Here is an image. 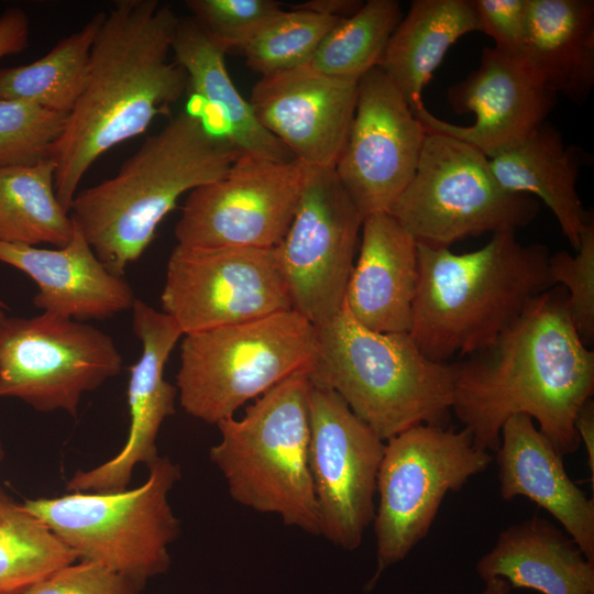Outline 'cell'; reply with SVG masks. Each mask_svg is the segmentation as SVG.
Returning <instances> with one entry per match:
<instances>
[{"label": "cell", "mask_w": 594, "mask_h": 594, "mask_svg": "<svg viewBox=\"0 0 594 594\" xmlns=\"http://www.w3.org/2000/svg\"><path fill=\"white\" fill-rule=\"evenodd\" d=\"M481 32L495 41V47L520 56L527 32L529 0H470Z\"/></svg>", "instance_id": "cell-37"}, {"label": "cell", "mask_w": 594, "mask_h": 594, "mask_svg": "<svg viewBox=\"0 0 594 594\" xmlns=\"http://www.w3.org/2000/svg\"><path fill=\"white\" fill-rule=\"evenodd\" d=\"M7 306L3 304L2 300H0V314H3L4 310H7Z\"/></svg>", "instance_id": "cell-43"}, {"label": "cell", "mask_w": 594, "mask_h": 594, "mask_svg": "<svg viewBox=\"0 0 594 594\" xmlns=\"http://www.w3.org/2000/svg\"><path fill=\"white\" fill-rule=\"evenodd\" d=\"M418 283L417 242L389 212L364 218L343 305L363 327L409 333Z\"/></svg>", "instance_id": "cell-22"}, {"label": "cell", "mask_w": 594, "mask_h": 594, "mask_svg": "<svg viewBox=\"0 0 594 594\" xmlns=\"http://www.w3.org/2000/svg\"><path fill=\"white\" fill-rule=\"evenodd\" d=\"M297 160L275 162L240 154L228 173L193 189L174 234L187 248H277L307 179Z\"/></svg>", "instance_id": "cell-13"}, {"label": "cell", "mask_w": 594, "mask_h": 594, "mask_svg": "<svg viewBox=\"0 0 594 594\" xmlns=\"http://www.w3.org/2000/svg\"><path fill=\"white\" fill-rule=\"evenodd\" d=\"M402 18L398 1L363 2L354 14L330 30L307 65L330 77L360 80L377 67Z\"/></svg>", "instance_id": "cell-31"}, {"label": "cell", "mask_w": 594, "mask_h": 594, "mask_svg": "<svg viewBox=\"0 0 594 594\" xmlns=\"http://www.w3.org/2000/svg\"><path fill=\"white\" fill-rule=\"evenodd\" d=\"M358 84L304 65L261 76L249 103L260 124L295 160L334 168L353 120Z\"/></svg>", "instance_id": "cell-18"}, {"label": "cell", "mask_w": 594, "mask_h": 594, "mask_svg": "<svg viewBox=\"0 0 594 594\" xmlns=\"http://www.w3.org/2000/svg\"><path fill=\"white\" fill-rule=\"evenodd\" d=\"M495 453L501 497H527L547 510L594 562V501L570 479L536 422L524 414L512 416Z\"/></svg>", "instance_id": "cell-21"}, {"label": "cell", "mask_w": 594, "mask_h": 594, "mask_svg": "<svg viewBox=\"0 0 594 594\" xmlns=\"http://www.w3.org/2000/svg\"><path fill=\"white\" fill-rule=\"evenodd\" d=\"M417 256L409 334L436 362L490 345L553 286L548 248L520 243L516 231L494 233L481 249L462 254L417 243Z\"/></svg>", "instance_id": "cell-3"}, {"label": "cell", "mask_w": 594, "mask_h": 594, "mask_svg": "<svg viewBox=\"0 0 594 594\" xmlns=\"http://www.w3.org/2000/svg\"><path fill=\"white\" fill-rule=\"evenodd\" d=\"M29 37L30 21L22 9L11 7L0 13V59L24 51Z\"/></svg>", "instance_id": "cell-38"}, {"label": "cell", "mask_w": 594, "mask_h": 594, "mask_svg": "<svg viewBox=\"0 0 594 594\" xmlns=\"http://www.w3.org/2000/svg\"><path fill=\"white\" fill-rule=\"evenodd\" d=\"M575 430L580 442L583 443L587 457L591 485H594V402L587 399L579 409L575 417Z\"/></svg>", "instance_id": "cell-39"}, {"label": "cell", "mask_w": 594, "mask_h": 594, "mask_svg": "<svg viewBox=\"0 0 594 594\" xmlns=\"http://www.w3.org/2000/svg\"><path fill=\"white\" fill-rule=\"evenodd\" d=\"M363 220L334 168L308 167L298 207L276 252L293 309L315 327L342 308Z\"/></svg>", "instance_id": "cell-14"}, {"label": "cell", "mask_w": 594, "mask_h": 594, "mask_svg": "<svg viewBox=\"0 0 594 594\" xmlns=\"http://www.w3.org/2000/svg\"><path fill=\"white\" fill-rule=\"evenodd\" d=\"M362 4L363 2L358 0H310L294 6V9L342 20L354 14Z\"/></svg>", "instance_id": "cell-40"}, {"label": "cell", "mask_w": 594, "mask_h": 594, "mask_svg": "<svg viewBox=\"0 0 594 594\" xmlns=\"http://www.w3.org/2000/svg\"><path fill=\"white\" fill-rule=\"evenodd\" d=\"M179 19L157 0H119L106 11L84 88L51 152L55 193L66 211L94 163L142 134L187 89L184 69L169 59Z\"/></svg>", "instance_id": "cell-2"}, {"label": "cell", "mask_w": 594, "mask_h": 594, "mask_svg": "<svg viewBox=\"0 0 594 594\" xmlns=\"http://www.w3.org/2000/svg\"><path fill=\"white\" fill-rule=\"evenodd\" d=\"M497 183L507 191L541 199L576 251L593 218L576 191L579 162L559 131L544 122L522 143L488 158Z\"/></svg>", "instance_id": "cell-26"}, {"label": "cell", "mask_w": 594, "mask_h": 594, "mask_svg": "<svg viewBox=\"0 0 594 594\" xmlns=\"http://www.w3.org/2000/svg\"><path fill=\"white\" fill-rule=\"evenodd\" d=\"M481 32L470 0H415L392 33L380 67L410 109L451 45L464 34Z\"/></svg>", "instance_id": "cell-27"}, {"label": "cell", "mask_w": 594, "mask_h": 594, "mask_svg": "<svg viewBox=\"0 0 594 594\" xmlns=\"http://www.w3.org/2000/svg\"><path fill=\"white\" fill-rule=\"evenodd\" d=\"M485 586L481 594H510V585L502 579H491L484 582Z\"/></svg>", "instance_id": "cell-41"}, {"label": "cell", "mask_w": 594, "mask_h": 594, "mask_svg": "<svg viewBox=\"0 0 594 594\" xmlns=\"http://www.w3.org/2000/svg\"><path fill=\"white\" fill-rule=\"evenodd\" d=\"M310 384L309 468L320 536L352 551L374 519L385 441L336 392Z\"/></svg>", "instance_id": "cell-15"}, {"label": "cell", "mask_w": 594, "mask_h": 594, "mask_svg": "<svg viewBox=\"0 0 594 594\" xmlns=\"http://www.w3.org/2000/svg\"><path fill=\"white\" fill-rule=\"evenodd\" d=\"M492 461L465 428L417 425L385 441L373 519L376 569L366 590L428 535L446 495L459 492Z\"/></svg>", "instance_id": "cell-9"}, {"label": "cell", "mask_w": 594, "mask_h": 594, "mask_svg": "<svg viewBox=\"0 0 594 594\" xmlns=\"http://www.w3.org/2000/svg\"><path fill=\"white\" fill-rule=\"evenodd\" d=\"M538 211V199L497 183L482 152L427 133L416 173L389 213L417 243L449 248L471 235L516 231Z\"/></svg>", "instance_id": "cell-10"}, {"label": "cell", "mask_w": 594, "mask_h": 594, "mask_svg": "<svg viewBox=\"0 0 594 594\" xmlns=\"http://www.w3.org/2000/svg\"><path fill=\"white\" fill-rule=\"evenodd\" d=\"M549 275L554 285L566 292L572 322L588 345L594 339V220L582 232L575 255L565 251L550 254Z\"/></svg>", "instance_id": "cell-35"}, {"label": "cell", "mask_w": 594, "mask_h": 594, "mask_svg": "<svg viewBox=\"0 0 594 594\" xmlns=\"http://www.w3.org/2000/svg\"><path fill=\"white\" fill-rule=\"evenodd\" d=\"M457 113L472 112L475 122L458 125L433 116L424 103L411 111L427 133H440L470 144L492 158L527 140L553 109L557 95L521 57L484 47L480 66L448 90Z\"/></svg>", "instance_id": "cell-17"}, {"label": "cell", "mask_w": 594, "mask_h": 594, "mask_svg": "<svg viewBox=\"0 0 594 594\" xmlns=\"http://www.w3.org/2000/svg\"><path fill=\"white\" fill-rule=\"evenodd\" d=\"M67 116L0 98V167L31 165L51 158Z\"/></svg>", "instance_id": "cell-33"}, {"label": "cell", "mask_w": 594, "mask_h": 594, "mask_svg": "<svg viewBox=\"0 0 594 594\" xmlns=\"http://www.w3.org/2000/svg\"><path fill=\"white\" fill-rule=\"evenodd\" d=\"M77 561L54 571L21 594H140L142 590L103 564Z\"/></svg>", "instance_id": "cell-36"}, {"label": "cell", "mask_w": 594, "mask_h": 594, "mask_svg": "<svg viewBox=\"0 0 594 594\" xmlns=\"http://www.w3.org/2000/svg\"><path fill=\"white\" fill-rule=\"evenodd\" d=\"M239 155L200 116L182 112L114 176L77 193L70 217L105 267L122 277L182 195L223 177Z\"/></svg>", "instance_id": "cell-4"}, {"label": "cell", "mask_w": 594, "mask_h": 594, "mask_svg": "<svg viewBox=\"0 0 594 594\" xmlns=\"http://www.w3.org/2000/svg\"><path fill=\"white\" fill-rule=\"evenodd\" d=\"M316 331L310 382L336 392L383 441L417 425L448 427L454 362L428 359L409 333L363 327L344 305Z\"/></svg>", "instance_id": "cell-5"}, {"label": "cell", "mask_w": 594, "mask_h": 594, "mask_svg": "<svg viewBox=\"0 0 594 594\" xmlns=\"http://www.w3.org/2000/svg\"><path fill=\"white\" fill-rule=\"evenodd\" d=\"M519 57L548 89L583 103L594 86V1L529 0Z\"/></svg>", "instance_id": "cell-24"}, {"label": "cell", "mask_w": 594, "mask_h": 594, "mask_svg": "<svg viewBox=\"0 0 594 594\" xmlns=\"http://www.w3.org/2000/svg\"><path fill=\"white\" fill-rule=\"evenodd\" d=\"M133 331L142 353L130 369L127 389L130 428L118 454L87 471L76 472L67 492H121L128 490L134 468H147L158 458L157 435L164 420L175 413L176 386L164 378L168 356L184 336L172 317L135 299Z\"/></svg>", "instance_id": "cell-19"}, {"label": "cell", "mask_w": 594, "mask_h": 594, "mask_svg": "<svg viewBox=\"0 0 594 594\" xmlns=\"http://www.w3.org/2000/svg\"><path fill=\"white\" fill-rule=\"evenodd\" d=\"M122 355L100 329L46 312L0 314V398L76 417L84 394L118 375Z\"/></svg>", "instance_id": "cell-11"}, {"label": "cell", "mask_w": 594, "mask_h": 594, "mask_svg": "<svg viewBox=\"0 0 594 594\" xmlns=\"http://www.w3.org/2000/svg\"><path fill=\"white\" fill-rule=\"evenodd\" d=\"M339 21L300 9L282 10L240 50L261 76L289 70L307 65Z\"/></svg>", "instance_id": "cell-32"}, {"label": "cell", "mask_w": 594, "mask_h": 594, "mask_svg": "<svg viewBox=\"0 0 594 594\" xmlns=\"http://www.w3.org/2000/svg\"><path fill=\"white\" fill-rule=\"evenodd\" d=\"M51 158L31 165L0 167V241L63 248L74 234V221L59 204Z\"/></svg>", "instance_id": "cell-28"}, {"label": "cell", "mask_w": 594, "mask_h": 594, "mask_svg": "<svg viewBox=\"0 0 594 594\" xmlns=\"http://www.w3.org/2000/svg\"><path fill=\"white\" fill-rule=\"evenodd\" d=\"M106 11L28 65L0 68V98L68 114L84 88L91 47Z\"/></svg>", "instance_id": "cell-29"}, {"label": "cell", "mask_w": 594, "mask_h": 594, "mask_svg": "<svg viewBox=\"0 0 594 594\" xmlns=\"http://www.w3.org/2000/svg\"><path fill=\"white\" fill-rule=\"evenodd\" d=\"M139 487L121 492H68L26 499L23 506L78 557L103 564L141 588L170 565L168 547L180 524L168 496L180 468L160 457Z\"/></svg>", "instance_id": "cell-7"}, {"label": "cell", "mask_w": 594, "mask_h": 594, "mask_svg": "<svg viewBox=\"0 0 594 594\" xmlns=\"http://www.w3.org/2000/svg\"><path fill=\"white\" fill-rule=\"evenodd\" d=\"M4 454H6L4 453V448H3V444H2V442L0 440V463L4 459Z\"/></svg>", "instance_id": "cell-42"}, {"label": "cell", "mask_w": 594, "mask_h": 594, "mask_svg": "<svg viewBox=\"0 0 594 594\" xmlns=\"http://www.w3.org/2000/svg\"><path fill=\"white\" fill-rule=\"evenodd\" d=\"M162 311L183 334L293 309L276 248H187L168 258Z\"/></svg>", "instance_id": "cell-12"}, {"label": "cell", "mask_w": 594, "mask_h": 594, "mask_svg": "<svg viewBox=\"0 0 594 594\" xmlns=\"http://www.w3.org/2000/svg\"><path fill=\"white\" fill-rule=\"evenodd\" d=\"M475 570L483 582L502 579L512 588L594 594V562L562 528L538 516L505 528Z\"/></svg>", "instance_id": "cell-23"}, {"label": "cell", "mask_w": 594, "mask_h": 594, "mask_svg": "<svg viewBox=\"0 0 594 594\" xmlns=\"http://www.w3.org/2000/svg\"><path fill=\"white\" fill-rule=\"evenodd\" d=\"M191 19L224 53L241 48L268 20L279 13L274 0H188Z\"/></svg>", "instance_id": "cell-34"}, {"label": "cell", "mask_w": 594, "mask_h": 594, "mask_svg": "<svg viewBox=\"0 0 594 594\" xmlns=\"http://www.w3.org/2000/svg\"><path fill=\"white\" fill-rule=\"evenodd\" d=\"M74 227L63 248L0 241V262L35 282L33 305L43 312L82 321L131 309L136 298L129 283L105 267L75 222Z\"/></svg>", "instance_id": "cell-20"}, {"label": "cell", "mask_w": 594, "mask_h": 594, "mask_svg": "<svg viewBox=\"0 0 594 594\" xmlns=\"http://www.w3.org/2000/svg\"><path fill=\"white\" fill-rule=\"evenodd\" d=\"M310 385L309 372H297L257 397L241 418L218 422L220 440L209 459L234 502L320 536L309 468Z\"/></svg>", "instance_id": "cell-6"}, {"label": "cell", "mask_w": 594, "mask_h": 594, "mask_svg": "<svg viewBox=\"0 0 594 594\" xmlns=\"http://www.w3.org/2000/svg\"><path fill=\"white\" fill-rule=\"evenodd\" d=\"M454 366L452 411L477 449L496 452L504 424L519 414L562 458L580 448L575 417L594 392V352L572 322L563 287L539 294L494 342Z\"/></svg>", "instance_id": "cell-1"}, {"label": "cell", "mask_w": 594, "mask_h": 594, "mask_svg": "<svg viewBox=\"0 0 594 594\" xmlns=\"http://www.w3.org/2000/svg\"><path fill=\"white\" fill-rule=\"evenodd\" d=\"M316 351V327L294 309L184 334L176 376L180 406L217 425L288 376L309 372Z\"/></svg>", "instance_id": "cell-8"}, {"label": "cell", "mask_w": 594, "mask_h": 594, "mask_svg": "<svg viewBox=\"0 0 594 594\" xmlns=\"http://www.w3.org/2000/svg\"><path fill=\"white\" fill-rule=\"evenodd\" d=\"M174 61L187 76V88L224 125V136L240 154L275 162H290L289 151L257 121L227 70L224 55L191 19H179L172 43Z\"/></svg>", "instance_id": "cell-25"}, {"label": "cell", "mask_w": 594, "mask_h": 594, "mask_svg": "<svg viewBox=\"0 0 594 594\" xmlns=\"http://www.w3.org/2000/svg\"><path fill=\"white\" fill-rule=\"evenodd\" d=\"M427 132L380 68L361 77L336 175L365 218L391 208L413 179Z\"/></svg>", "instance_id": "cell-16"}, {"label": "cell", "mask_w": 594, "mask_h": 594, "mask_svg": "<svg viewBox=\"0 0 594 594\" xmlns=\"http://www.w3.org/2000/svg\"><path fill=\"white\" fill-rule=\"evenodd\" d=\"M77 560L46 525L0 487V594H21Z\"/></svg>", "instance_id": "cell-30"}]
</instances>
